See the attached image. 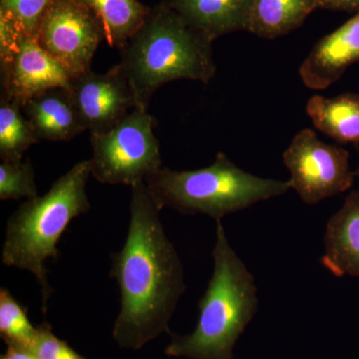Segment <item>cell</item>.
<instances>
[{"label":"cell","instance_id":"d6986e66","mask_svg":"<svg viewBox=\"0 0 359 359\" xmlns=\"http://www.w3.org/2000/svg\"><path fill=\"white\" fill-rule=\"evenodd\" d=\"M37 327L28 318L27 309L16 301L8 290L0 289V337L6 346L30 348Z\"/></svg>","mask_w":359,"mask_h":359},{"label":"cell","instance_id":"ac0fdd59","mask_svg":"<svg viewBox=\"0 0 359 359\" xmlns=\"http://www.w3.org/2000/svg\"><path fill=\"white\" fill-rule=\"evenodd\" d=\"M32 123L18 101H0V159L20 161L32 145L39 143Z\"/></svg>","mask_w":359,"mask_h":359},{"label":"cell","instance_id":"cb8c5ba5","mask_svg":"<svg viewBox=\"0 0 359 359\" xmlns=\"http://www.w3.org/2000/svg\"><path fill=\"white\" fill-rule=\"evenodd\" d=\"M321 8L359 13V0H320Z\"/></svg>","mask_w":359,"mask_h":359},{"label":"cell","instance_id":"603a6c76","mask_svg":"<svg viewBox=\"0 0 359 359\" xmlns=\"http://www.w3.org/2000/svg\"><path fill=\"white\" fill-rule=\"evenodd\" d=\"M25 33L13 16L0 11V67L13 60Z\"/></svg>","mask_w":359,"mask_h":359},{"label":"cell","instance_id":"5bb4252c","mask_svg":"<svg viewBox=\"0 0 359 359\" xmlns=\"http://www.w3.org/2000/svg\"><path fill=\"white\" fill-rule=\"evenodd\" d=\"M196 30L214 42L228 33L247 32L252 0H169Z\"/></svg>","mask_w":359,"mask_h":359},{"label":"cell","instance_id":"8fae6325","mask_svg":"<svg viewBox=\"0 0 359 359\" xmlns=\"http://www.w3.org/2000/svg\"><path fill=\"white\" fill-rule=\"evenodd\" d=\"M358 61L359 13L314 45L299 67V76L308 88L325 90Z\"/></svg>","mask_w":359,"mask_h":359},{"label":"cell","instance_id":"2e32d148","mask_svg":"<svg viewBox=\"0 0 359 359\" xmlns=\"http://www.w3.org/2000/svg\"><path fill=\"white\" fill-rule=\"evenodd\" d=\"M320 8V0H252L247 32L275 39L297 29Z\"/></svg>","mask_w":359,"mask_h":359},{"label":"cell","instance_id":"7a4b0ae2","mask_svg":"<svg viewBox=\"0 0 359 359\" xmlns=\"http://www.w3.org/2000/svg\"><path fill=\"white\" fill-rule=\"evenodd\" d=\"M120 52L119 65L137 109L148 111L151 99L163 85L183 79L207 84L217 72L212 41L168 1L151 8L140 29Z\"/></svg>","mask_w":359,"mask_h":359},{"label":"cell","instance_id":"277c9868","mask_svg":"<svg viewBox=\"0 0 359 359\" xmlns=\"http://www.w3.org/2000/svg\"><path fill=\"white\" fill-rule=\"evenodd\" d=\"M90 176L89 160L77 163L44 196L26 200L7 219L2 264L35 276L41 290L43 313L53 294L45 264L47 259H57L58 243L71 222L90 211L86 191Z\"/></svg>","mask_w":359,"mask_h":359},{"label":"cell","instance_id":"7402d4cb","mask_svg":"<svg viewBox=\"0 0 359 359\" xmlns=\"http://www.w3.org/2000/svg\"><path fill=\"white\" fill-rule=\"evenodd\" d=\"M34 341L30 351L39 359H86L71 348L67 342L53 334L51 325L44 321L37 325Z\"/></svg>","mask_w":359,"mask_h":359},{"label":"cell","instance_id":"9c48e42d","mask_svg":"<svg viewBox=\"0 0 359 359\" xmlns=\"http://www.w3.org/2000/svg\"><path fill=\"white\" fill-rule=\"evenodd\" d=\"M70 94L85 129L103 133L137 109L134 94L121 65L107 72H88L73 78Z\"/></svg>","mask_w":359,"mask_h":359},{"label":"cell","instance_id":"ffe728a7","mask_svg":"<svg viewBox=\"0 0 359 359\" xmlns=\"http://www.w3.org/2000/svg\"><path fill=\"white\" fill-rule=\"evenodd\" d=\"M39 196L32 161H1L0 200H30Z\"/></svg>","mask_w":359,"mask_h":359},{"label":"cell","instance_id":"9a60e30c","mask_svg":"<svg viewBox=\"0 0 359 359\" xmlns=\"http://www.w3.org/2000/svg\"><path fill=\"white\" fill-rule=\"evenodd\" d=\"M306 113L314 127L330 138L359 146V94L347 92L332 98L311 97Z\"/></svg>","mask_w":359,"mask_h":359},{"label":"cell","instance_id":"4fadbf2b","mask_svg":"<svg viewBox=\"0 0 359 359\" xmlns=\"http://www.w3.org/2000/svg\"><path fill=\"white\" fill-rule=\"evenodd\" d=\"M22 109L40 141H69L86 131L69 89L47 90L26 101Z\"/></svg>","mask_w":359,"mask_h":359},{"label":"cell","instance_id":"8992f818","mask_svg":"<svg viewBox=\"0 0 359 359\" xmlns=\"http://www.w3.org/2000/svg\"><path fill=\"white\" fill-rule=\"evenodd\" d=\"M157 121L147 110L135 109L113 128L91 134V175L108 185L134 186L162 168Z\"/></svg>","mask_w":359,"mask_h":359},{"label":"cell","instance_id":"3957f363","mask_svg":"<svg viewBox=\"0 0 359 359\" xmlns=\"http://www.w3.org/2000/svg\"><path fill=\"white\" fill-rule=\"evenodd\" d=\"M212 275L199 302V320L191 334H171L170 358L233 359V348L259 306L255 278L231 248L217 221Z\"/></svg>","mask_w":359,"mask_h":359},{"label":"cell","instance_id":"6da1fadb","mask_svg":"<svg viewBox=\"0 0 359 359\" xmlns=\"http://www.w3.org/2000/svg\"><path fill=\"white\" fill-rule=\"evenodd\" d=\"M130 222L124 245L112 252L110 276L121 294L112 337L121 348L139 351L161 334L186 290L183 264L164 230L145 182L131 187Z\"/></svg>","mask_w":359,"mask_h":359},{"label":"cell","instance_id":"e0dca14e","mask_svg":"<svg viewBox=\"0 0 359 359\" xmlns=\"http://www.w3.org/2000/svg\"><path fill=\"white\" fill-rule=\"evenodd\" d=\"M88 7L103 28L111 47L122 50L140 29L150 13V7L138 0H79Z\"/></svg>","mask_w":359,"mask_h":359},{"label":"cell","instance_id":"ba28073f","mask_svg":"<svg viewBox=\"0 0 359 359\" xmlns=\"http://www.w3.org/2000/svg\"><path fill=\"white\" fill-rule=\"evenodd\" d=\"M35 39L73 79L91 70L105 36L96 16L79 0H55L45 11Z\"/></svg>","mask_w":359,"mask_h":359},{"label":"cell","instance_id":"52a82bcc","mask_svg":"<svg viewBox=\"0 0 359 359\" xmlns=\"http://www.w3.org/2000/svg\"><path fill=\"white\" fill-rule=\"evenodd\" d=\"M283 160L290 171V188L306 204H318L353 185L355 172L351 171L349 153L320 140L311 129L295 135Z\"/></svg>","mask_w":359,"mask_h":359},{"label":"cell","instance_id":"484cf974","mask_svg":"<svg viewBox=\"0 0 359 359\" xmlns=\"http://www.w3.org/2000/svg\"><path fill=\"white\" fill-rule=\"evenodd\" d=\"M355 177H356V178L358 179V182H359V166L358 168V170H356V171H355Z\"/></svg>","mask_w":359,"mask_h":359},{"label":"cell","instance_id":"30bf717a","mask_svg":"<svg viewBox=\"0 0 359 359\" xmlns=\"http://www.w3.org/2000/svg\"><path fill=\"white\" fill-rule=\"evenodd\" d=\"M0 70L1 97L21 105L47 90L70 89L72 81L65 68L40 46L35 37L26 33L18 53Z\"/></svg>","mask_w":359,"mask_h":359},{"label":"cell","instance_id":"5b68a950","mask_svg":"<svg viewBox=\"0 0 359 359\" xmlns=\"http://www.w3.org/2000/svg\"><path fill=\"white\" fill-rule=\"evenodd\" d=\"M145 183L162 209L205 215L216 222L290 189L289 182L247 173L222 152L202 169L176 171L162 167Z\"/></svg>","mask_w":359,"mask_h":359},{"label":"cell","instance_id":"7c38bea8","mask_svg":"<svg viewBox=\"0 0 359 359\" xmlns=\"http://www.w3.org/2000/svg\"><path fill=\"white\" fill-rule=\"evenodd\" d=\"M320 263L335 276L359 278V190L353 191L325 226Z\"/></svg>","mask_w":359,"mask_h":359},{"label":"cell","instance_id":"44dd1931","mask_svg":"<svg viewBox=\"0 0 359 359\" xmlns=\"http://www.w3.org/2000/svg\"><path fill=\"white\" fill-rule=\"evenodd\" d=\"M55 0H0V11L13 16L23 32L35 37L45 11Z\"/></svg>","mask_w":359,"mask_h":359},{"label":"cell","instance_id":"d4e9b609","mask_svg":"<svg viewBox=\"0 0 359 359\" xmlns=\"http://www.w3.org/2000/svg\"><path fill=\"white\" fill-rule=\"evenodd\" d=\"M0 359H39L30 349L25 347L7 346L6 353L0 355Z\"/></svg>","mask_w":359,"mask_h":359}]
</instances>
